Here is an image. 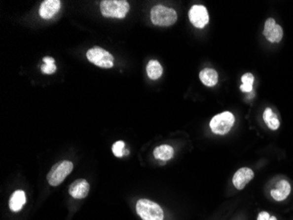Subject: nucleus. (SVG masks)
<instances>
[{"label": "nucleus", "mask_w": 293, "mask_h": 220, "mask_svg": "<svg viewBox=\"0 0 293 220\" xmlns=\"http://www.w3.org/2000/svg\"><path fill=\"white\" fill-rule=\"evenodd\" d=\"M150 18L152 23L155 26L170 27L177 22L178 14L174 9L158 4L151 10Z\"/></svg>", "instance_id": "f257e3e1"}, {"label": "nucleus", "mask_w": 293, "mask_h": 220, "mask_svg": "<svg viewBox=\"0 0 293 220\" xmlns=\"http://www.w3.org/2000/svg\"><path fill=\"white\" fill-rule=\"evenodd\" d=\"M129 4L125 0H104L100 3V11L107 18L123 19L129 12Z\"/></svg>", "instance_id": "f03ea898"}, {"label": "nucleus", "mask_w": 293, "mask_h": 220, "mask_svg": "<svg viewBox=\"0 0 293 220\" xmlns=\"http://www.w3.org/2000/svg\"><path fill=\"white\" fill-rule=\"evenodd\" d=\"M136 212L143 220H163V209L147 199H140L136 204Z\"/></svg>", "instance_id": "7ed1b4c3"}, {"label": "nucleus", "mask_w": 293, "mask_h": 220, "mask_svg": "<svg viewBox=\"0 0 293 220\" xmlns=\"http://www.w3.org/2000/svg\"><path fill=\"white\" fill-rule=\"evenodd\" d=\"M73 170V163L69 160H63L52 167L47 176L48 183L56 187L64 181Z\"/></svg>", "instance_id": "20e7f679"}, {"label": "nucleus", "mask_w": 293, "mask_h": 220, "mask_svg": "<svg viewBox=\"0 0 293 220\" xmlns=\"http://www.w3.org/2000/svg\"><path fill=\"white\" fill-rule=\"evenodd\" d=\"M234 124V115L231 112L226 111L213 117V119L211 120L210 128L212 132L215 134L225 135L230 132Z\"/></svg>", "instance_id": "39448f33"}, {"label": "nucleus", "mask_w": 293, "mask_h": 220, "mask_svg": "<svg viewBox=\"0 0 293 220\" xmlns=\"http://www.w3.org/2000/svg\"><path fill=\"white\" fill-rule=\"evenodd\" d=\"M88 60L99 67L104 69L111 68L113 66V56L111 53L100 47H94L86 53Z\"/></svg>", "instance_id": "423d86ee"}, {"label": "nucleus", "mask_w": 293, "mask_h": 220, "mask_svg": "<svg viewBox=\"0 0 293 220\" xmlns=\"http://www.w3.org/2000/svg\"><path fill=\"white\" fill-rule=\"evenodd\" d=\"M189 20L195 28H204L209 22V14L204 5L195 4L189 11Z\"/></svg>", "instance_id": "0eeeda50"}, {"label": "nucleus", "mask_w": 293, "mask_h": 220, "mask_svg": "<svg viewBox=\"0 0 293 220\" xmlns=\"http://www.w3.org/2000/svg\"><path fill=\"white\" fill-rule=\"evenodd\" d=\"M263 36H265L266 39L270 43L278 44L281 42L284 36V31L281 26L277 25L274 19L269 18L266 20L264 24Z\"/></svg>", "instance_id": "6e6552de"}, {"label": "nucleus", "mask_w": 293, "mask_h": 220, "mask_svg": "<svg viewBox=\"0 0 293 220\" xmlns=\"http://www.w3.org/2000/svg\"><path fill=\"white\" fill-rule=\"evenodd\" d=\"M61 9L59 0H45L40 4L39 14L44 20H49L56 15Z\"/></svg>", "instance_id": "1a4fd4ad"}, {"label": "nucleus", "mask_w": 293, "mask_h": 220, "mask_svg": "<svg viewBox=\"0 0 293 220\" xmlns=\"http://www.w3.org/2000/svg\"><path fill=\"white\" fill-rule=\"evenodd\" d=\"M90 191V184L84 179H78L72 182L69 188L70 195L75 199H83L88 196Z\"/></svg>", "instance_id": "9d476101"}, {"label": "nucleus", "mask_w": 293, "mask_h": 220, "mask_svg": "<svg viewBox=\"0 0 293 220\" xmlns=\"http://www.w3.org/2000/svg\"><path fill=\"white\" fill-rule=\"evenodd\" d=\"M254 176H255L254 172L250 168H242L239 169L233 177V183L234 187L239 190L243 189L245 188L246 185L253 179Z\"/></svg>", "instance_id": "9b49d317"}, {"label": "nucleus", "mask_w": 293, "mask_h": 220, "mask_svg": "<svg viewBox=\"0 0 293 220\" xmlns=\"http://www.w3.org/2000/svg\"><path fill=\"white\" fill-rule=\"evenodd\" d=\"M291 185L286 180H279L276 185V188L270 191V195L274 200L280 201L286 199L291 193Z\"/></svg>", "instance_id": "f8f14e48"}, {"label": "nucleus", "mask_w": 293, "mask_h": 220, "mask_svg": "<svg viewBox=\"0 0 293 220\" xmlns=\"http://www.w3.org/2000/svg\"><path fill=\"white\" fill-rule=\"evenodd\" d=\"M27 203V197L24 191L16 190L12 193L10 201H9V207L11 211L14 212H20L23 208L24 204Z\"/></svg>", "instance_id": "ddd939ff"}, {"label": "nucleus", "mask_w": 293, "mask_h": 220, "mask_svg": "<svg viewBox=\"0 0 293 220\" xmlns=\"http://www.w3.org/2000/svg\"><path fill=\"white\" fill-rule=\"evenodd\" d=\"M199 78L206 87H214L218 83V73L214 69L206 68L199 73Z\"/></svg>", "instance_id": "4468645a"}, {"label": "nucleus", "mask_w": 293, "mask_h": 220, "mask_svg": "<svg viewBox=\"0 0 293 220\" xmlns=\"http://www.w3.org/2000/svg\"><path fill=\"white\" fill-rule=\"evenodd\" d=\"M154 156L157 160H163V161L170 160L172 159V157L174 156V149L168 144L160 145L154 150Z\"/></svg>", "instance_id": "2eb2a0df"}, {"label": "nucleus", "mask_w": 293, "mask_h": 220, "mask_svg": "<svg viewBox=\"0 0 293 220\" xmlns=\"http://www.w3.org/2000/svg\"><path fill=\"white\" fill-rule=\"evenodd\" d=\"M163 66L157 60H150L146 65V74L151 80H158L163 75Z\"/></svg>", "instance_id": "dca6fc26"}, {"label": "nucleus", "mask_w": 293, "mask_h": 220, "mask_svg": "<svg viewBox=\"0 0 293 220\" xmlns=\"http://www.w3.org/2000/svg\"><path fill=\"white\" fill-rule=\"evenodd\" d=\"M263 120L267 126L272 131H277L280 127V122L271 108H266L263 112Z\"/></svg>", "instance_id": "f3484780"}, {"label": "nucleus", "mask_w": 293, "mask_h": 220, "mask_svg": "<svg viewBox=\"0 0 293 220\" xmlns=\"http://www.w3.org/2000/svg\"><path fill=\"white\" fill-rule=\"evenodd\" d=\"M44 64L41 65L40 70L43 72L44 74H53L56 71V66L55 64V59L49 57V56H45L43 58Z\"/></svg>", "instance_id": "a211bd4d"}, {"label": "nucleus", "mask_w": 293, "mask_h": 220, "mask_svg": "<svg viewBox=\"0 0 293 220\" xmlns=\"http://www.w3.org/2000/svg\"><path fill=\"white\" fill-rule=\"evenodd\" d=\"M242 85L241 86V90L242 92H250L253 89L254 76L252 73H245L242 77Z\"/></svg>", "instance_id": "6ab92c4d"}, {"label": "nucleus", "mask_w": 293, "mask_h": 220, "mask_svg": "<svg viewBox=\"0 0 293 220\" xmlns=\"http://www.w3.org/2000/svg\"><path fill=\"white\" fill-rule=\"evenodd\" d=\"M125 152V143L123 141H118L112 145V152L115 156L120 158L124 156Z\"/></svg>", "instance_id": "aec40b11"}, {"label": "nucleus", "mask_w": 293, "mask_h": 220, "mask_svg": "<svg viewBox=\"0 0 293 220\" xmlns=\"http://www.w3.org/2000/svg\"><path fill=\"white\" fill-rule=\"evenodd\" d=\"M270 216L269 213L266 212H260L258 215L257 220H269Z\"/></svg>", "instance_id": "412c9836"}, {"label": "nucleus", "mask_w": 293, "mask_h": 220, "mask_svg": "<svg viewBox=\"0 0 293 220\" xmlns=\"http://www.w3.org/2000/svg\"><path fill=\"white\" fill-rule=\"evenodd\" d=\"M269 220H277V218H276V217H270V219H269Z\"/></svg>", "instance_id": "4be33fe9"}]
</instances>
